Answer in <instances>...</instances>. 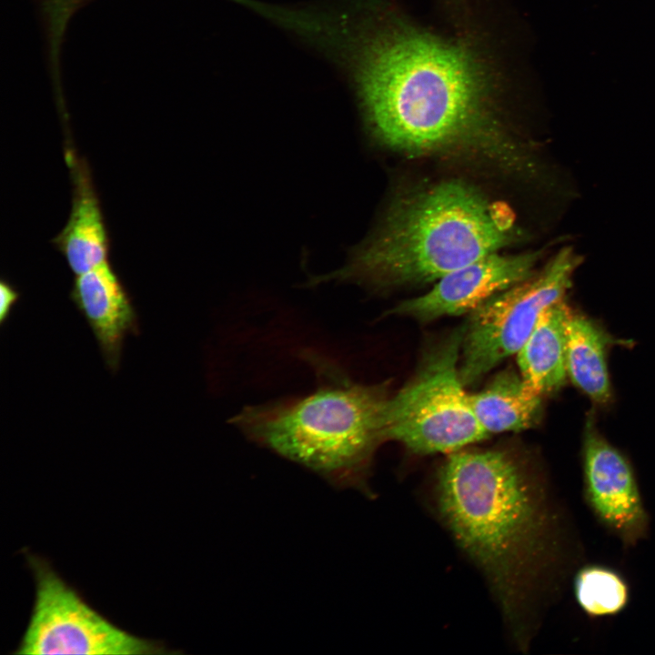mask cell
<instances>
[{"instance_id":"6da1fadb","label":"cell","mask_w":655,"mask_h":655,"mask_svg":"<svg viewBox=\"0 0 655 655\" xmlns=\"http://www.w3.org/2000/svg\"><path fill=\"white\" fill-rule=\"evenodd\" d=\"M272 22L335 69L381 146L535 175L534 155L502 116L496 75L467 40L414 24L388 0L279 4Z\"/></svg>"},{"instance_id":"7a4b0ae2","label":"cell","mask_w":655,"mask_h":655,"mask_svg":"<svg viewBox=\"0 0 655 655\" xmlns=\"http://www.w3.org/2000/svg\"><path fill=\"white\" fill-rule=\"evenodd\" d=\"M434 490L439 516L486 575L524 645L535 601L562 556L547 489L509 452L460 449L439 468Z\"/></svg>"},{"instance_id":"3957f363","label":"cell","mask_w":655,"mask_h":655,"mask_svg":"<svg viewBox=\"0 0 655 655\" xmlns=\"http://www.w3.org/2000/svg\"><path fill=\"white\" fill-rule=\"evenodd\" d=\"M519 235L506 207L466 182L440 181L399 198L343 267L309 284L334 280L378 288L437 281Z\"/></svg>"},{"instance_id":"277c9868","label":"cell","mask_w":655,"mask_h":655,"mask_svg":"<svg viewBox=\"0 0 655 655\" xmlns=\"http://www.w3.org/2000/svg\"><path fill=\"white\" fill-rule=\"evenodd\" d=\"M383 386L335 374L301 398L244 408L233 424L249 439L337 489L370 494L373 454L385 440Z\"/></svg>"},{"instance_id":"5b68a950","label":"cell","mask_w":655,"mask_h":655,"mask_svg":"<svg viewBox=\"0 0 655 655\" xmlns=\"http://www.w3.org/2000/svg\"><path fill=\"white\" fill-rule=\"evenodd\" d=\"M464 328L429 350L415 377L388 398L385 440L418 454L452 453L489 435L479 423L459 376Z\"/></svg>"},{"instance_id":"8992f818","label":"cell","mask_w":655,"mask_h":655,"mask_svg":"<svg viewBox=\"0 0 655 655\" xmlns=\"http://www.w3.org/2000/svg\"><path fill=\"white\" fill-rule=\"evenodd\" d=\"M25 557L35 580V599L14 654L166 655L176 651L112 622L69 585L45 558Z\"/></svg>"},{"instance_id":"52a82bcc","label":"cell","mask_w":655,"mask_h":655,"mask_svg":"<svg viewBox=\"0 0 655 655\" xmlns=\"http://www.w3.org/2000/svg\"><path fill=\"white\" fill-rule=\"evenodd\" d=\"M580 263V256L565 247L537 275L493 296L470 313L459 358L465 387L517 355L541 314L564 299Z\"/></svg>"},{"instance_id":"ba28073f","label":"cell","mask_w":655,"mask_h":655,"mask_svg":"<svg viewBox=\"0 0 655 655\" xmlns=\"http://www.w3.org/2000/svg\"><path fill=\"white\" fill-rule=\"evenodd\" d=\"M583 497L597 520L625 547L647 538L650 517L628 458L586 423L582 445Z\"/></svg>"},{"instance_id":"9c48e42d","label":"cell","mask_w":655,"mask_h":655,"mask_svg":"<svg viewBox=\"0 0 655 655\" xmlns=\"http://www.w3.org/2000/svg\"><path fill=\"white\" fill-rule=\"evenodd\" d=\"M540 253L489 254L436 281L425 294L398 305L393 314L425 322L471 313L493 296L529 278Z\"/></svg>"},{"instance_id":"30bf717a","label":"cell","mask_w":655,"mask_h":655,"mask_svg":"<svg viewBox=\"0 0 655 655\" xmlns=\"http://www.w3.org/2000/svg\"><path fill=\"white\" fill-rule=\"evenodd\" d=\"M71 298L91 328L106 366L116 371L125 339L138 331V317L108 261L77 275Z\"/></svg>"},{"instance_id":"8fae6325","label":"cell","mask_w":655,"mask_h":655,"mask_svg":"<svg viewBox=\"0 0 655 655\" xmlns=\"http://www.w3.org/2000/svg\"><path fill=\"white\" fill-rule=\"evenodd\" d=\"M67 160L73 182L72 207L67 222L53 243L77 276L108 261L109 237L86 163L73 154Z\"/></svg>"},{"instance_id":"7c38bea8","label":"cell","mask_w":655,"mask_h":655,"mask_svg":"<svg viewBox=\"0 0 655 655\" xmlns=\"http://www.w3.org/2000/svg\"><path fill=\"white\" fill-rule=\"evenodd\" d=\"M570 311L564 299L548 307L517 353L520 375L541 396L559 390L568 378L566 346Z\"/></svg>"},{"instance_id":"4fadbf2b","label":"cell","mask_w":655,"mask_h":655,"mask_svg":"<svg viewBox=\"0 0 655 655\" xmlns=\"http://www.w3.org/2000/svg\"><path fill=\"white\" fill-rule=\"evenodd\" d=\"M542 396L514 370L496 375L482 390L469 394L474 414L490 435L534 427L542 412Z\"/></svg>"},{"instance_id":"5bb4252c","label":"cell","mask_w":655,"mask_h":655,"mask_svg":"<svg viewBox=\"0 0 655 655\" xmlns=\"http://www.w3.org/2000/svg\"><path fill=\"white\" fill-rule=\"evenodd\" d=\"M609 341L594 322L570 311L566 346L568 377L599 404H606L611 397L605 356Z\"/></svg>"},{"instance_id":"9a60e30c","label":"cell","mask_w":655,"mask_h":655,"mask_svg":"<svg viewBox=\"0 0 655 655\" xmlns=\"http://www.w3.org/2000/svg\"><path fill=\"white\" fill-rule=\"evenodd\" d=\"M573 590L581 610L591 618L615 616L630 600V589L615 569L590 564L580 568L574 578Z\"/></svg>"},{"instance_id":"2e32d148","label":"cell","mask_w":655,"mask_h":655,"mask_svg":"<svg viewBox=\"0 0 655 655\" xmlns=\"http://www.w3.org/2000/svg\"><path fill=\"white\" fill-rule=\"evenodd\" d=\"M19 299V293L15 287L5 279L0 282V323L3 325L8 320L11 312Z\"/></svg>"}]
</instances>
